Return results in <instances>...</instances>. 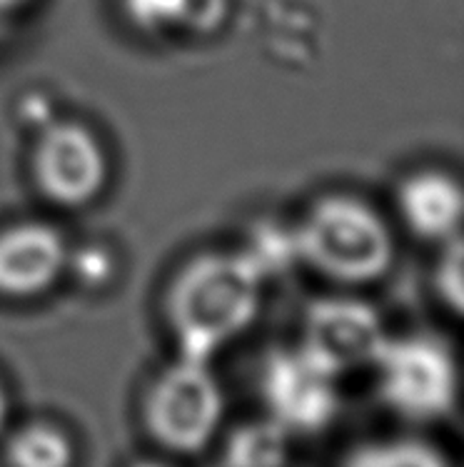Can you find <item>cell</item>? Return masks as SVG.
<instances>
[{"instance_id": "6da1fadb", "label": "cell", "mask_w": 464, "mask_h": 467, "mask_svg": "<svg viewBox=\"0 0 464 467\" xmlns=\"http://www.w3.org/2000/svg\"><path fill=\"white\" fill-rule=\"evenodd\" d=\"M265 275L245 253H208L190 260L170 283L165 315L180 355L212 360L250 325L263 306Z\"/></svg>"}, {"instance_id": "7a4b0ae2", "label": "cell", "mask_w": 464, "mask_h": 467, "mask_svg": "<svg viewBox=\"0 0 464 467\" xmlns=\"http://www.w3.org/2000/svg\"><path fill=\"white\" fill-rule=\"evenodd\" d=\"M294 253L327 280L367 285L387 275L395 238L377 210L350 195H327L293 230Z\"/></svg>"}, {"instance_id": "3957f363", "label": "cell", "mask_w": 464, "mask_h": 467, "mask_svg": "<svg viewBox=\"0 0 464 467\" xmlns=\"http://www.w3.org/2000/svg\"><path fill=\"white\" fill-rule=\"evenodd\" d=\"M225 395L210 360L180 355L152 380L145 398V425L162 448L200 452L215 438Z\"/></svg>"}, {"instance_id": "277c9868", "label": "cell", "mask_w": 464, "mask_h": 467, "mask_svg": "<svg viewBox=\"0 0 464 467\" xmlns=\"http://www.w3.org/2000/svg\"><path fill=\"white\" fill-rule=\"evenodd\" d=\"M377 390L392 410L407 420L449 418L457 408V365L432 337H389L377 363Z\"/></svg>"}, {"instance_id": "5b68a950", "label": "cell", "mask_w": 464, "mask_h": 467, "mask_svg": "<svg viewBox=\"0 0 464 467\" xmlns=\"http://www.w3.org/2000/svg\"><path fill=\"white\" fill-rule=\"evenodd\" d=\"M260 392L267 418L280 422L290 435H317L340 412L337 378L314 363L300 345L270 353L260 372Z\"/></svg>"}, {"instance_id": "8992f818", "label": "cell", "mask_w": 464, "mask_h": 467, "mask_svg": "<svg viewBox=\"0 0 464 467\" xmlns=\"http://www.w3.org/2000/svg\"><path fill=\"white\" fill-rule=\"evenodd\" d=\"M387 340L375 307L355 297H330L307 310L300 348L340 380L347 372L375 368Z\"/></svg>"}, {"instance_id": "52a82bcc", "label": "cell", "mask_w": 464, "mask_h": 467, "mask_svg": "<svg viewBox=\"0 0 464 467\" xmlns=\"http://www.w3.org/2000/svg\"><path fill=\"white\" fill-rule=\"evenodd\" d=\"M33 178L50 202L80 208L105 188L108 155L86 125L50 123L33 148Z\"/></svg>"}, {"instance_id": "ba28073f", "label": "cell", "mask_w": 464, "mask_h": 467, "mask_svg": "<svg viewBox=\"0 0 464 467\" xmlns=\"http://www.w3.org/2000/svg\"><path fill=\"white\" fill-rule=\"evenodd\" d=\"M66 265V238L53 225L30 220L0 233V296H40L56 285Z\"/></svg>"}, {"instance_id": "9c48e42d", "label": "cell", "mask_w": 464, "mask_h": 467, "mask_svg": "<svg viewBox=\"0 0 464 467\" xmlns=\"http://www.w3.org/2000/svg\"><path fill=\"white\" fill-rule=\"evenodd\" d=\"M397 208L415 235L447 243L462 225V188L447 172H415L399 185Z\"/></svg>"}, {"instance_id": "30bf717a", "label": "cell", "mask_w": 464, "mask_h": 467, "mask_svg": "<svg viewBox=\"0 0 464 467\" xmlns=\"http://www.w3.org/2000/svg\"><path fill=\"white\" fill-rule=\"evenodd\" d=\"M290 432L273 418L253 420L228 438L222 467H287Z\"/></svg>"}, {"instance_id": "8fae6325", "label": "cell", "mask_w": 464, "mask_h": 467, "mask_svg": "<svg viewBox=\"0 0 464 467\" xmlns=\"http://www.w3.org/2000/svg\"><path fill=\"white\" fill-rule=\"evenodd\" d=\"M73 458L66 432L50 425H28L8 442L10 467H73Z\"/></svg>"}, {"instance_id": "7c38bea8", "label": "cell", "mask_w": 464, "mask_h": 467, "mask_svg": "<svg viewBox=\"0 0 464 467\" xmlns=\"http://www.w3.org/2000/svg\"><path fill=\"white\" fill-rule=\"evenodd\" d=\"M342 467H447L445 458L418 440H389L362 445Z\"/></svg>"}, {"instance_id": "4fadbf2b", "label": "cell", "mask_w": 464, "mask_h": 467, "mask_svg": "<svg viewBox=\"0 0 464 467\" xmlns=\"http://www.w3.org/2000/svg\"><path fill=\"white\" fill-rule=\"evenodd\" d=\"M125 16L145 33L185 30L190 0H123Z\"/></svg>"}, {"instance_id": "5bb4252c", "label": "cell", "mask_w": 464, "mask_h": 467, "mask_svg": "<svg viewBox=\"0 0 464 467\" xmlns=\"http://www.w3.org/2000/svg\"><path fill=\"white\" fill-rule=\"evenodd\" d=\"M437 293L455 313H462L464 287H462V243L459 235L447 240V250L442 263L437 265Z\"/></svg>"}, {"instance_id": "9a60e30c", "label": "cell", "mask_w": 464, "mask_h": 467, "mask_svg": "<svg viewBox=\"0 0 464 467\" xmlns=\"http://www.w3.org/2000/svg\"><path fill=\"white\" fill-rule=\"evenodd\" d=\"M225 13V0H190L188 23L185 28L202 33V30L215 28Z\"/></svg>"}, {"instance_id": "2e32d148", "label": "cell", "mask_w": 464, "mask_h": 467, "mask_svg": "<svg viewBox=\"0 0 464 467\" xmlns=\"http://www.w3.org/2000/svg\"><path fill=\"white\" fill-rule=\"evenodd\" d=\"M5 418H8V398H5V390L0 385V430L5 425Z\"/></svg>"}, {"instance_id": "e0dca14e", "label": "cell", "mask_w": 464, "mask_h": 467, "mask_svg": "<svg viewBox=\"0 0 464 467\" xmlns=\"http://www.w3.org/2000/svg\"><path fill=\"white\" fill-rule=\"evenodd\" d=\"M133 467H165V465H160V462H138V465Z\"/></svg>"}]
</instances>
